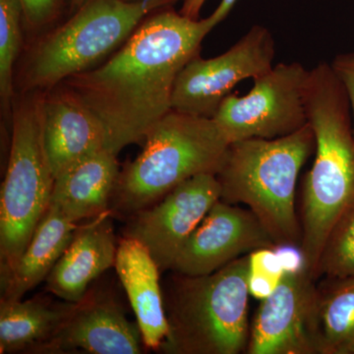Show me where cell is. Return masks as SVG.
Segmentation results:
<instances>
[{"instance_id": "1", "label": "cell", "mask_w": 354, "mask_h": 354, "mask_svg": "<svg viewBox=\"0 0 354 354\" xmlns=\"http://www.w3.org/2000/svg\"><path fill=\"white\" fill-rule=\"evenodd\" d=\"M215 23L162 11L144 21L111 59L64 81L101 121L106 149L118 156L145 141L171 111L177 76L199 55Z\"/></svg>"}, {"instance_id": "2", "label": "cell", "mask_w": 354, "mask_h": 354, "mask_svg": "<svg viewBox=\"0 0 354 354\" xmlns=\"http://www.w3.org/2000/svg\"><path fill=\"white\" fill-rule=\"evenodd\" d=\"M315 158L302 193V265L317 279L333 228L354 203V133L348 95L330 64L310 70L306 92Z\"/></svg>"}, {"instance_id": "3", "label": "cell", "mask_w": 354, "mask_h": 354, "mask_svg": "<svg viewBox=\"0 0 354 354\" xmlns=\"http://www.w3.org/2000/svg\"><path fill=\"white\" fill-rule=\"evenodd\" d=\"M315 150L309 123L277 139H247L228 145L216 178L221 200L243 204L259 218L278 246L300 247L295 209L298 176Z\"/></svg>"}, {"instance_id": "4", "label": "cell", "mask_w": 354, "mask_h": 354, "mask_svg": "<svg viewBox=\"0 0 354 354\" xmlns=\"http://www.w3.org/2000/svg\"><path fill=\"white\" fill-rule=\"evenodd\" d=\"M250 254L206 276L177 274L167 288L169 354H237L248 346Z\"/></svg>"}, {"instance_id": "5", "label": "cell", "mask_w": 354, "mask_h": 354, "mask_svg": "<svg viewBox=\"0 0 354 354\" xmlns=\"http://www.w3.org/2000/svg\"><path fill=\"white\" fill-rule=\"evenodd\" d=\"M143 151L118 177L113 209L134 215L179 184L218 174L230 142L213 118L171 109L148 133Z\"/></svg>"}, {"instance_id": "6", "label": "cell", "mask_w": 354, "mask_h": 354, "mask_svg": "<svg viewBox=\"0 0 354 354\" xmlns=\"http://www.w3.org/2000/svg\"><path fill=\"white\" fill-rule=\"evenodd\" d=\"M43 97H30L12 111V139L0 196V274L6 281L48 211L55 176L43 134Z\"/></svg>"}, {"instance_id": "7", "label": "cell", "mask_w": 354, "mask_h": 354, "mask_svg": "<svg viewBox=\"0 0 354 354\" xmlns=\"http://www.w3.org/2000/svg\"><path fill=\"white\" fill-rule=\"evenodd\" d=\"M169 0H87L41 41L26 71L29 88H53L91 68L127 41L144 17Z\"/></svg>"}, {"instance_id": "8", "label": "cell", "mask_w": 354, "mask_h": 354, "mask_svg": "<svg viewBox=\"0 0 354 354\" xmlns=\"http://www.w3.org/2000/svg\"><path fill=\"white\" fill-rule=\"evenodd\" d=\"M309 76L310 70L298 62L277 64L253 79L248 94L228 95L213 120L230 143L292 134L308 124Z\"/></svg>"}, {"instance_id": "9", "label": "cell", "mask_w": 354, "mask_h": 354, "mask_svg": "<svg viewBox=\"0 0 354 354\" xmlns=\"http://www.w3.org/2000/svg\"><path fill=\"white\" fill-rule=\"evenodd\" d=\"M274 55L272 32L256 25L223 55L209 59L196 55L177 76L171 109L213 118L237 84L272 68Z\"/></svg>"}, {"instance_id": "10", "label": "cell", "mask_w": 354, "mask_h": 354, "mask_svg": "<svg viewBox=\"0 0 354 354\" xmlns=\"http://www.w3.org/2000/svg\"><path fill=\"white\" fill-rule=\"evenodd\" d=\"M315 279L304 267L283 270L262 298L249 334V354H319Z\"/></svg>"}, {"instance_id": "11", "label": "cell", "mask_w": 354, "mask_h": 354, "mask_svg": "<svg viewBox=\"0 0 354 354\" xmlns=\"http://www.w3.org/2000/svg\"><path fill=\"white\" fill-rule=\"evenodd\" d=\"M216 174H199L179 184L155 206L134 214L124 236L150 251L160 272L171 270L177 254L212 207L221 200Z\"/></svg>"}, {"instance_id": "12", "label": "cell", "mask_w": 354, "mask_h": 354, "mask_svg": "<svg viewBox=\"0 0 354 354\" xmlns=\"http://www.w3.org/2000/svg\"><path fill=\"white\" fill-rule=\"evenodd\" d=\"M277 247L253 212L220 200L184 243L171 270L183 276H206L242 256Z\"/></svg>"}, {"instance_id": "13", "label": "cell", "mask_w": 354, "mask_h": 354, "mask_svg": "<svg viewBox=\"0 0 354 354\" xmlns=\"http://www.w3.org/2000/svg\"><path fill=\"white\" fill-rule=\"evenodd\" d=\"M143 337L120 305L104 297H87L72 305L48 341L37 348L44 353L62 351L93 354L141 353Z\"/></svg>"}, {"instance_id": "14", "label": "cell", "mask_w": 354, "mask_h": 354, "mask_svg": "<svg viewBox=\"0 0 354 354\" xmlns=\"http://www.w3.org/2000/svg\"><path fill=\"white\" fill-rule=\"evenodd\" d=\"M44 148L53 176L106 149L101 121L69 88L55 90L41 102Z\"/></svg>"}, {"instance_id": "15", "label": "cell", "mask_w": 354, "mask_h": 354, "mask_svg": "<svg viewBox=\"0 0 354 354\" xmlns=\"http://www.w3.org/2000/svg\"><path fill=\"white\" fill-rule=\"evenodd\" d=\"M111 211L79 227L66 250L46 278V290L69 304L81 301L88 286L115 263Z\"/></svg>"}, {"instance_id": "16", "label": "cell", "mask_w": 354, "mask_h": 354, "mask_svg": "<svg viewBox=\"0 0 354 354\" xmlns=\"http://www.w3.org/2000/svg\"><path fill=\"white\" fill-rule=\"evenodd\" d=\"M116 272L135 315L147 348L158 351L169 335L160 269L142 242L124 236L116 252Z\"/></svg>"}, {"instance_id": "17", "label": "cell", "mask_w": 354, "mask_h": 354, "mask_svg": "<svg viewBox=\"0 0 354 354\" xmlns=\"http://www.w3.org/2000/svg\"><path fill=\"white\" fill-rule=\"evenodd\" d=\"M120 174L116 155L92 153L55 177L50 204L75 223L94 218L108 211Z\"/></svg>"}, {"instance_id": "18", "label": "cell", "mask_w": 354, "mask_h": 354, "mask_svg": "<svg viewBox=\"0 0 354 354\" xmlns=\"http://www.w3.org/2000/svg\"><path fill=\"white\" fill-rule=\"evenodd\" d=\"M80 225L50 205L15 269L1 281V299L21 300L48 278Z\"/></svg>"}, {"instance_id": "19", "label": "cell", "mask_w": 354, "mask_h": 354, "mask_svg": "<svg viewBox=\"0 0 354 354\" xmlns=\"http://www.w3.org/2000/svg\"><path fill=\"white\" fill-rule=\"evenodd\" d=\"M73 304L51 306L43 300H0V353L36 349L53 335Z\"/></svg>"}, {"instance_id": "20", "label": "cell", "mask_w": 354, "mask_h": 354, "mask_svg": "<svg viewBox=\"0 0 354 354\" xmlns=\"http://www.w3.org/2000/svg\"><path fill=\"white\" fill-rule=\"evenodd\" d=\"M329 279L319 290V354H354V277Z\"/></svg>"}, {"instance_id": "21", "label": "cell", "mask_w": 354, "mask_h": 354, "mask_svg": "<svg viewBox=\"0 0 354 354\" xmlns=\"http://www.w3.org/2000/svg\"><path fill=\"white\" fill-rule=\"evenodd\" d=\"M20 0H0V97L8 111L13 97L12 71L21 46Z\"/></svg>"}, {"instance_id": "22", "label": "cell", "mask_w": 354, "mask_h": 354, "mask_svg": "<svg viewBox=\"0 0 354 354\" xmlns=\"http://www.w3.org/2000/svg\"><path fill=\"white\" fill-rule=\"evenodd\" d=\"M354 277V203L333 228L317 269V279Z\"/></svg>"}, {"instance_id": "23", "label": "cell", "mask_w": 354, "mask_h": 354, "mask_svg": "<svg viewBox=\"0 0 354 354\" xmlns=\"http://www.w3.org/2000/svg\"><path fill=\"white\" fill-rule=\"evenodd\" d=\"M279 255L274 249L255 251L250 254L251 295L264 298L272 292L283 276Z\"/></svg>"}, {"instance_id": "24", "label": "cell", "mask_w": 354, "mask_h": 354, "mask_svg": "<svg viewBox=\"0 0 354 354\" xmlns=\"http://www.w3.org/2000/svg\"><path fill=\"white\" fill-rule=\"evenodd\" d=\"M62 0H20L23 18L32 28L41 27L53 19Z\"/></svg>"}, {"instance_id": "25", "label": "cell", "mask_w": 354, "mask_h": 354, "mask_svg": "<svg viewBox=\"0 0 354 354\" xmlns=\"http://www.w3.org/2000/svg\"><path fill=\"white\" fill-rule=\"evenodd\" d=\"M330 67L335 76L341 81L348 95L351 113H353L354 133V53L337 55L330 64Z\"/></svg>"}, {"instance_id": "26", "label": "cell", "mask_w": 354, "mask_h": 354, "mask_svg": "<svg viewBox=\"0 0 354 354\" xmlns=\"http://www.w3.org/2000/svg\"><path fill=\"white\" fill-rule=\"evenodd\" d=\"M206 0H184L180 14L190 19H199L200 11Z\"/></svg>"}, {"instance_id": "27", "label": "cell", "mask_w": 354, "mask_h": 354, "mask_svg": "<svg viewBox=\"0 0 354 354\" xmlns=\"http://www.w3.org/2000/svg\"><path fill=\"white\" fill-rule=\"evenodd\" d=\"M236 0H221L220 6L214 11V13L209 16L216 26L220 24L221 21L227 17L228 13L232 10V7L234 6Z\"/></svg>"}, {"instance_id": "28", "label": "cell", "mask_w": 354, "mask_h": 354, "mask_svg": "<svg viewBox=\"0 0 354 354\" xmlns=\"http://www.w3.org/2000/svg\"><path fill=\"white\" fill-rule=\"evenodd\" d=\"M87 0H71L72 8H80ZM169 1L174 2L176 0H169Z\"/></svg>"}]
</instances>
